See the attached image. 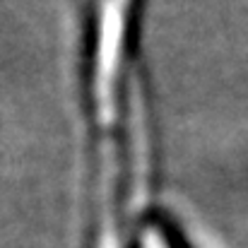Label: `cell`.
Instances as JSON below:
<instances>
[{"label": "cell", "instance_id": "cell-1", "mask_svg": "<svg viewBox=\"0 0 248 248\" xmlns=\"http://www.w3.org/2000/svg\"><path fill=\"white\" fill-rule=\"evenodd\" d=\"M150 248H162V246H159V244H152V246H150Z\"/></svg>", "mask_w": 248, "mask_h": 248}]
</instances>
